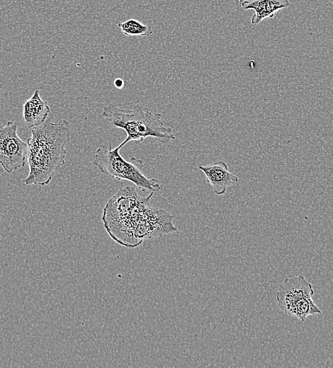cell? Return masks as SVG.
Listing matches in <instances>:
<instances>
[{"label":"cell","instance_id":"obj_1","mask_svg":"<svg viewBox=\"0 0 333 368\" xmlns=\"http://www.w3.org/2000/svg\"><path fill=\"white\" fill-rule=\"evenodd\" d=\"M52 117L50 113L42 125L30 129L31 137L27 139L29 173L23 180L26 185H47L65 163L70 125L64 119L54 122Z\"/></svg>","mask_w":333,"mask_h":368},{"label":"cell","instance_id":"obj_2","mask_svg":"<svg viewBox=\"0 0 333 368\" xmlns=\"http://www.w3.org/2000/svg\"><path fill=\"white\" fill-rule=\"evenodd\" d=\"M102 116L111 125L123 129L126 138L118 146L122 148L126 143L134 141L140 143L147 137H152L163 144L175 139L172 129L166 127L162 115L137 104L132 109H121L111 103L103 108Z\"/></svg>","mask_w":333,"mask_h":368},{"label":"cell","instance_id":"obj_3","mask_svg":"<svg viewBox=\"0 0 333 368\" xmlns=\"http://www.w3.org/2000/svg\"><path fill=\"white\" fill-rule=\"evenodd\" d=\"M153 195L151 192L147 197H140L134 187L126 186L108 200L101 219L112 239L123 246L135 248L130 231L132 219L143 206L150 203Z\"/></svg>","mask_w":333,"mask_h":368},{"label":"cell","instance_id":"obj_4","mask_svg":"<svg viewBox=\"0 0 333 368\" xmlns=\"http://www.w3.org/2000/svg\"><path fill=\"white\" fill-rule=\"evenodd\" d=\"M120 148L100 147L96 151L93 164L100 172L118 181L128 180L142 191L157 192L162 189L158 180L146 177L133 163L128 162L120 154Z\"/></svg>","mask_w":333,"mask_h":368},{"label":"cell","instance_id":"obj_5","mask_svg":"<svg viewBox=\"0 0 333 368\" xmlns=\"http://www.w3.org/2000/svg\"><path fill=\"white\" fill-rule=\"evenodd\" d=\"M18 123L8 121L0 125V165L11 173L25 166L27 159V142L18 135Z\"/></svg>","mask_w":333,"mask_h":368},{"label":"cell","instance_id":"obj_6","mask_svg":"<svg viewBox=\"0 0 333 368\" xmlns=\"http://www.w3.org/2000/svg\"><path fill=\"white\" fill-rule=\"evenodd\" d=\"M314 292L312 285L304 276L286 277L280 284L276 299L281 310L286 314L294 316L312 299V295Z\"/></svg>","mask_w":333,"mask_h":368},{"label":"cell","instance_id":"obj_7","mask_svg":"<svg viewBox=\"0 0 333 368\" xmlns=\"http://www.w3.org/2000/svg\"><path fill=\"white\" fill-rule=\"evenodd\" d=\"M198 168L203 172L207 183L218 195L224 194L229 186L239 180L238 176L229 171L228 166L224 161L200 166Z\"/></svg>","mask_w":333,"mask_h":368},{"label":"cell","instance_id":"obj_8","mask_svg":"<svg viewBox=\"0 0 333 368\" xmlns=\"http://www.w3.org/2000/svg\"><path fill=\"white\" fill-rule=\"evenodd\" d=\"M51 113L47 101L40 96V91H34L32 96L23 103V116L26 126L31 129L42 125Z\"/></svg>","mask_w":333,"mask_h":368},{"label":"cell","instance_id":"obj_9","mask_svg":"<svg viewBox=\"0 0 333 368\" xmlns=\"http://www.w3.org/2000/svg\"><path fill=\"white\" fill-rule=\"evenodd\" d=\"M289 6L288 0H245L242 3L244 9L255 11L251 18L252 25L259 24L267 18H273L278 10Z\"/></svg>","mask_w":333,"mask_h":368},{"label":"cell","instance_id":"obj_10","mask_svg":"<svg viewBox=\"0 0 333 368\" xmlns=\"http://www.w3.org/2000/svg\"><path fill=\"white\" fill-rule=\"evenodd\" d=\"M122 33L126 36H149L153 30L135 18H130L117 24Z\"/></svg>","mask_w":333,"mask_h":368},{"label":"cell","instance_id":"obj_11","mask_svg":"<svg viewBox=\"0 0 333 368\" xmlns=\"http://www.w3.org/2000/svg\"><path fill=\"white\" fill-rule=\"evenodd\" d=\"M114 85L116 88H122L123 87V85H124V81L122 79H116L115 81H114Z\"/></svg>","mask_w":333,"mask_h":368},{"label":"cell","instance_id":"obj_12","mask_svg":"<svg viewBox=\"0 0 333 368\" xmlns=\"http://www.w3.org/2000/svg\"><path fill=\"white\" fill-rule=\"evenodd\" d=\"M324 367L333 368V355H331L329 360L327 361Z\"/></svg>","mask_w":333,"mask_h":368}]
</instances>
